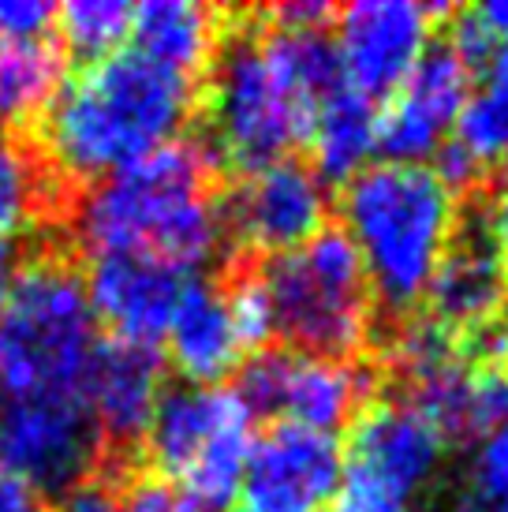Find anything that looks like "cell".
Masks as SVG:
<instances>
[{"label": "cell", "mask_w": 508, "mask_h": 512, "mask_svg": "<svg viewBox=\"0 0 508 512\" xmlns=\"http://www.w3.org/2000/svg\"><path fill=\"white\" fill-rule=\"evenodd\" d=\"M213 172L202 139H172L90 180L71 206V228L94 255H146L198 277L228 247Z\"/></svg>", "instance_id": "6da1fadb"}, {"label": "cell", "mask_w": 508, "mask_h": 512, "mask_svg": "<svg viewBox=\"0 0 508 512\" xmlns=\"http://www.w3.org/2000/svg\"><path fill=\"white\" fill-rule=\"evenodd\" d=\"M195 101L191 79L157 68L135 49H120L86 60L83 72L64 79L42 113V150L53 172L101 180L180 139Z\"/></svg>", "instance_id": "7a4b0ae2"}, {"label": "cell", "mask_w": 508, "mask_h": 512, "mask_svg": "<svg viewBox=\"0 0 508 512\" xmlns=\"http://www.w3.org/2000/svg\"><path fill=\"white\" fill-rule=\"evenodd\" d=\"M456 225L460 199L430 165L374 161L340 187V228L363 258L374 303L389 318L423 307Z\"/></svg>", "instance_id": "3957f363"}, {"label": "cell", "mask_w": 508, "mask_h": 512, "mask_svg": "<svg viewBox=\"0 0 508 512\" xmlns=\"http://www.w3.org/2000/svg\"><path fill=\"white\" fill-rule=\"evenodd\" d=\"M98 322L79 270L60 255L15 270L0 311V400L79 397Z\"/></svg>", "instance_id": "277c9868"}, {"label": "cell", "mask_w": 508, "mask_h": 512, "mask_svg": "<svg viewBox=\"0 0 508 512\" xmlns=\"http://www.w3.org/2000/svg\"><path fill=\"white\" fill-rule=\"evenodd\" d=\"M254 273L288 352L322 359H355L363 352L378 303L363 258L340 225H325L296 251L262 258Z\"/></svg>", "instance_id": "5b68a950"}, {"label": "cell", "mask_w": 508, "mask_h": 512, "mask_svg": "<svg viewBox=\"0 0 508 512\" xmlns=\"http://www.w3.org/2000/svg\"><path fill=\"white\" fill-rule=\"evenodd\" d=\"M314 113L318 105L303 98L281 64L269 57L258 23L225 30V42L210 64V135L202 139L217 165L247 176L296 157L299 146H307Z\"/></svg>", "instance_id": "8992f818"}, {"label": "cell", "mask_w": 508, "mask_h": 512, "mask_svg": "<svg viewBox=\"0 0 508 512\" xmlns=\"http://www.w3.org/2000/svg\"><path fill=\"white\" fill-rule=\"evenodd\" d=\"M154 471L180 486L191 512H225L240 501L254 445V415L225 385L165 389L142 434Z\"/></svg>", "instance_id": "52a82bcc"}, {"label": "cell", "mask_w": 508, "mask_h": 512, "mask_svg": "<svg viewBox=\"0 0 508 512\" xmlns=\"http://www.w3.org/2000/svg\"><path fill=\"white\" fill-rule=\"evenodd\" d=\"M232 393L258 419L296 423L333 434L352 427L374 400V374L359 359L299 356L288 348H262L240 363Z\"/></svg>", "instance_id": "ba28073f"}, {"label": "cell", "mask_w": 508, "mask_h": 512, "mask_svg": "<svg viewBox=\"0 0 508 512\" xmlns=\"http://www.w3.org/2000/svg\"><path fill=\"white\" fill-rule=\"evenodd\" d=\"M452 12V4L415 0H359L337 8V30L329 34L337 45L344 86L370 101L389 98L430 49L434 27L449 23Z\"/></svg>", "instance_id": "9c48e42d"}, {"label": "cell", "mask_w": 508, "mask_h": 512, "mask_svg": "<svg viewBox=\"0 0 508 512\" xmlns=\"http://www.w3.org/2000/svg\"><path fill=\"white\" fill-rule=\"evenodd\" d=\"M329 210L333 191L299 157L247 172L221 195L225 240L258 258L303 247L329 225Z\"/></svg>", "instance_id": "30bf717a"}, {"label": "cell", "mask_w": 508, "mask_h": 512, "mask_svg": "<svg viewBox=\"0 0 508 512\" xmlns=\"http://www.w3.org/2000/svg\"><path fill=\"white\" fill-rule=\"evenodd\" d=\"M101 430L79 397L0 400V464L42 494L83 483L101 460Z\"/></svg>", "instance_id": "8fae6325"}, {"label": "cell", "mask_w": 508, "mask_h": 512, "mask_svg": "<svg viewBox=\"0 0 508 512\" xmlns=\"http://www.w3.org/2000/svg\"><path fill=\"white\" fill-rule=\"evenodd\" d=\"M475 90V72L445 38L430 42L408 79L378 109L381 161L430 165Z\"/></svg>", "instance_id": "7c38bea8"}, {"label": "cell", "mask_w": 508, "mask_h": 512, "mask_svg": "<svg viewBox=\"0 0 508 512\" xmlns=\"http://www.w3.org/2000/svg\"><path fill=\"white\" fill-rule=\"evenodd\" d=\"M423 303L426 314L456 341L508 318V273L497 251L494 210L482 199H471V206L460 210L456 236L430 277Z\"/></svg>", "instance_id": "4fadbf2b"}, {"label": "cell", "mask_w": 508, "mask_h": 512, "mask_svg": "<svg viewBox=\"0 0 508 512\" xmlns=\"http://www.w3.org/2000/svg\"><path fill=\"white\" fill-rule=\"evenodd\" d=\"M344 475V445L333 434L273 423L254 438L240 498L243 512H329Z\"/></svg>", "instance_id": "5bb4252c"}, {"label": "cell", "mask_w": 508, "mask_h": 512, "mask_svg": "<svg viewBox=\"0 0 508 512\" xmlns=\"http://www.w3.org/2000/svg\"><path fill=\"white\" fill-rule=\"evenodd\" d=\"M449 441L411 400H370L352 423V441L344 449V471L415 501L419 490L438 479Z\"/></svg>", "instance_id": "9a60e30c"}, {"label": "cell", "mask_w": 508, "mask_h": 512, "mask_svg": "<svg viewBox=\"0 0 508 512\" xmlns=\"http://www.w3.org/2000/svg\"><path fill=\"white\" fill-rule=\"evenodd\" d=\"M187 281V273L146 255H94L83 277L94 322L109 329L113 341L146 348L165 341Z\"/></svg>", "instance_id": "2e32d148"}, {"label": "cell", "mask_w": 508, "mask_h": 512, "mask_svg": "<svg viewBox=\"0 0 508 512\" xmlns=\"http://www.w3.org/2000/svg\"><path fill=\"white\" fill-rule=\"evenodd\" d=\"M165 397V363L157 348L127 341H98L83 370L79 400L98 423L101 438L142 441L157 404Z\"/></svg>", "instance_id": "e0dca14e"}, {"label": "cell", "mask_w": 508, "mask_h": 512, "mask_svg": "<svg viewBox=\"0 0 508 512\" xmlns=\"http://www.w3.org/2000/svg\"><path fill=\"white\" fill-rule=\"evenodd\" d=\"M165 344H169L172 367L184 374L187 385H221L247 359L232 329V318H228L225 292L221 285L202 281V277L187 281L184 299L165 333Z\"/></svg>", "instance_id": "ac0fdd59"}, {"label": "cell", "mask_w": 508, "mask_h": 512, "mask_svg": "<svg viewBox=\"0 0 508 512\" xmlns=\"http://www.w3.org/2000/svg\"><path fill=\"white\" fill-rule=\"evenodd\" d=\"M131 49L195 83L225 42V15L195 0H146L131 8Z\"/></svg>", "instance_id": "d6986e66"}, {"label": "cell", "mask_w": 508, "mask_h": 512, "mask_svg": "<svg viewBox=\"0 0 508 512\" xmlns=\"http://www.w3.org/2000/svg\"><path fill=\"white\" fill-rule=\"evenodd\" d=\"M311 165L325 187H344L352 176L374 165L378 154V101L340 86L318 105L307 135Z\"/></svg>", "instance_id": "ffe728a7"}, {"label": "cell", "mask_w": 508, "mask_h": 512, "mask_svg": "<svg viewBox=\"0 0 508 512\" xmlns=\"http://www.w3.org/2000/svg\"><path fill=\"white\" fill-rule=\"evenodd\" d=\"M64 86V49L49 38L0 42V124L42 116Z\"/></svg>", "instance_id": "44dd1931"}, {"label": "cell", "mask_w": 508, "mask_h": 512, "mask_svg": "<svg viewBox=\"0 0 508 512\" xmlns=\"http://www.w3.org/2000/svg\"><path fill=\"white\" fill-rule=\"evenodd\" d=\"M479 90H471L452 139L479 161L490 180H508V45H497L482 68Z\"/></svg>", "instance_id": "7402d4cb"}, {"label": "cell", "mask_w": 508, "mask_h": 512, "mask_svg": "<svg viewBox=\"0 0 508 512\" xmlns=\"http://www.w3.org/2000/svg\"><path fill=\"white\" fill-rule=\"evenodd\" d=\"M57 30L71 53L101 60L120 53L131 34V4L124 0H68L57 8Z\"/></svg>", "instance_id": "603a6c76"}, {"label": "cell", "mask_w": 508, "mask_h": 512, "mask_svg": "<svg viewBox=\"0 0 508 512\" xmlns=\"http://www.w3.org/2000/svg\"><path fill=\"white\" fill-rule=\"evenodd\" d=\"M45 199L49 184L34 165V157L0 139V232L8 236L27 232L42 217Z\"/></svg>", "instance_id": "cb8c5ba5"}, {"label": "cell", "mask_w": 508, "mask_h": 512, "mask_svg": "<svg viewBox=\"0 0 508 512\" xmlns=\"http://www.w3.org/2000/svg\"><path fill=\"white\" fill-rule=\"evenodd\" d=\"M221 292H225V307H228V318H232V329H236V337H240L247 356H254V352H262V348H269V344L277 341L273 307H269V296H266V288H262V281H258V273L236 270L232 281H228Z\"/></svg>", "instance_id": "d4e9b609"}, {"label": "cell", "mask_w": 508, "mask_h": 512, "mask_svg": "<svg viewBox=\"0 0 508 512\" xmlns=\"http://www.w3.org/2000/svg\"><path fill=\"white\" fill-rule=\"evenodd\" d=\"M467 479L475 490V505L486 512H508V427L475 441Z\"/></svg>", "instance_id": "484cf974"}, {"label": "cell", "mask_w": 508, "mask_h": 512, "mask_svg": "<svg viewBox=\"0 0 508 512\" xmlns=\"http://www.w3.org/2000/svg\"><path fill=\"white\" fill-rule=\"evenodd\" d=\"M57 23V4L49 0H0V42L45 38Z\"/></svg>", "instance_id": "4316f807"}, {"label": "cell", "mask_w": 508, "mask_h": 512, "mask_svg": "<svg viewBox=\"0 0 508 512\" xmlns=\"http://www.w3.org/2000/svg\"><path fill=\"white\" fill-rule=\"evenodd\" d=\"M120 501H124V512H191L184 494H180V486L169 483V479L157 475V471L135 475V479L120 490Z\"/></svg>", "instance_id": "83f0119b"}, {"label": "cell", "mask_w": 508, "mask_h": 512, "mask_svg": "<svg viewBox=\"0 0 508 512\" xmlns=\"http://www.w3.org/2000/svg\"><path fill=\"white\" fill-rule=\"evenodd\" d=\"M329 512H411V501L396 498L389 490H381V486L344 471V475H340V490Z\"/></svg>", "instance_id": "f1b7e54d"}, {"label": "cell", "mask_w": 508, "mask_h": 512, "mask_svg": "<svg viewBox=\"0 0 508 512\" xmlns=\"http://www.w3.org/2000/svg\"><path fill=\"white\" fill-rule=\"evenodd\" d=\"M49 512H124V501H120V486L90 475L83 483L68 486Z\"/></svg>", "instance_id": "f546056e"}, {"label": "cell", "mask_w": 508, "mask_h": 512, "mask_svg": "<svg viewBox=\"0 0 508 512\" xmlns=\"http://www.w3.org/2000/svg\"><path fill=\"white\" fill-rule=\"evenodd\" d=\"M0 512H49V501L30 479L0 464Z\"/></svg>", "instance_id": "4dcf8cb0"}, {"label": "cell", "mask_w": 508, "mask_h": 512, "mask_svg": "<svg viewBox=\"0 0 508 512\" xmlns=\"http://www.w3.org/2000/svg\"><path fill=\"white\" fill-rule=\"evenodd\" d=\"M479 19L486 23V30L494 34L497 45H508V0H494V4H479L475 8Z\"/></svg>", "instance_id": "1f68e13d"}, {"label": "cell", "mask_w": 508, "mask_h": 512, "mask_svg": "<svg viewBox=\"0 0 508 512\" xmlns=\"http://www.w3.org/2000/svg\"><path fill=\"white\" fill-rule=\"evenodd\" d=\"M12 277H15V236L0 232V311L8 303V292H12Z\"/></svg>", "instance_id": "d6a6232c"}, {"label": "cell", "mask_w": 508, "mask_h": 512, "mask_svg": "<svg viewBox=\"0 0 508 512\" xmlns=\"http://www.w3.org/2000/svg\"><path fill=\"white\" fill-rule=\"evenodd\" d=\"M494 236H497V251H501V262H505V273H508V195L494 210Z\"/></svg>", "instance_id": "836d02e7"}, {"label": "cell", "mask_w": 508, "mask_h": 512, "mask_svg": "<svg viewBox=\"0 0 508 512\" xmlns=\"http://www.w3.org/2000/svg\"><path fill=\"white\" fill-rule=\"evenodd\" d=\"M452 512H486L482 505H475V501H467V505H456Z\"/></svg>", "instance_id": "e575fe53"}, {"label": "cell", "mask_w": 508, "mask_h": 512, "mask_svg": "<svg viewBox=\"0 0 508 512\" xmlns=\"http://www.w3.org/2000/svg\"><path fill=\"white\" fill-rule=\"evenodd\" d=\"M240 512H243V509H240Z\"/></svg>", "instance_id": "d590c367"}]
</instances>
